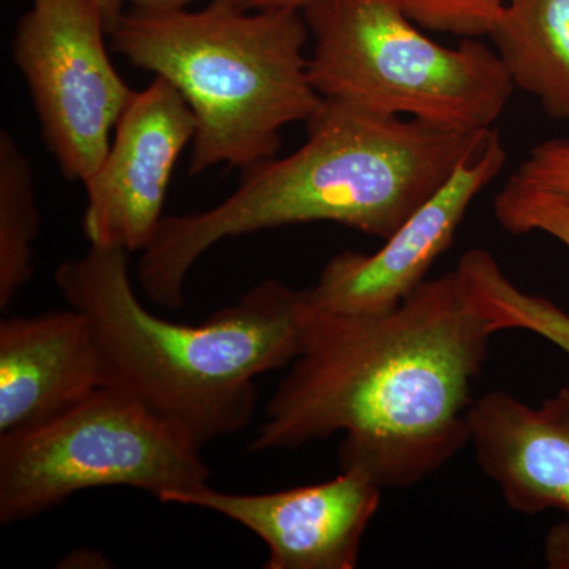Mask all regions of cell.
Here are the masks:
<instances>
[{
    "instance_id": "5bb4252c",
    "label": "cell",
    "mask_w": 569,
    "mask_h": 569,
    "mask_svg": "<svg viewBox=\"0 0 569 569\" xmlns=\"http://www.w3.org/2000/svg\"><path fill=\"white\" fill-rule=\"evenodd\" d=\"M456 271L468 298L496 332L522 329L569 355L567 310L545 296L519 288L488 250H467Z\"/></svg>"
},
{
    "instance_id": "7c38bea8",
    "label": "cell",
    "mask_w": 569,
    "mask_h": 569,
    "mask_svg": "<svg viewBox=\"0 0 569 569\" xmlns=\"http://www.w3.org/2000/svg\"><path fill=\"white\" fill-rule=\"evenodd\" d=\"M104 385L96 336L73 307L0 323V437L51 421Z\"/></svg>"
},
{
    "instance_id": "ffe728a7",
    "label": "cell",
    "mask_w": 569,
    "mask_h": 569,
    "mask_svg": "<svg viewBox=\"0 0 569 569\" xmlns=\"http://www.w3.org/2000/svg\"><path fill=\"white\" fill-rule=\"evenodd\" d=\"M93 6L102 13L104 22H107L108 31L112 28L118 18L123 13V6L129 3V0H92Z\"/></svg>"
},
{
    "instance_id": "6da1fadb",
    "label": "cell",
    "mask_w": 569,
    "mask_h": 569,
    "mask_svg": "<svg viewBox=\"0 0 569 569\" xmlns=\"http://www.w3.org/2000/svg\"><path fill=\"white\" fill-rule=\"evenodd\" d=\"M496 335L456 269L426 279L388 312L316 310L250 451L342 433L340 470L383 489L411 488L470 443L473 385Z\"/></svg>"
},
{
    "instance_id": "8992f818",
    "label": "cell",
    "mask_w": 569,
    "mask_h": 569,
    "mask_svg": "<svg viewBox=\"0 0 569 569\" xmlns=\"http://www.w3.org/2000/svg\"><path fill=\"white\" fill-rule=\"evenodd\" d=\"M201 445L126 389L104 385L51 421L0 437V523L81 490L130 488L160 500L208 485Z\"/></svg>"
},
{
    "instance_id": "30bf717a",
    "label": "cell",
    "mask_w": 569,
    "mask_h": 569,
    "mask_svg": "<svg viewBox=\"0 0 569 569\" xmlns=\"http://www.w3.org/2000/svg\"><path fill=\"white\" fill-rule=\"evenodd\" d=\"M381 492L361 471L340 470L320 485L271 493L220 492L203 485L159 501L217 512L252 531L268 548L266 569H353Z\"/></svg>"
},
{
    "instance_id": "9c48e42d",
    "label": "cell",
    "mask_w": 569,
    "mask_h": 569,
    "mask_svg": "<svg viewBox=\"0 0 569 569\" xmlns=\"http://www.w3.org/2000/svg\"><path fill=\"white\" fill-rule=\"evenodd\" d=\"M507 149L492 130L488 141L417 209L373 253H337L313 287L317 312L373 316L395 309L425 282L432 264L455 242L471 203L507 164Z\"/></svg>"
},
{
    "instance_id": "2e32d148",
    "label": "cell",
    "mask_w": 569,
    "mask_h": 569,
    "mask_svg": "<svg viewBox=\"0 0 569 569\" xmlns=\"http://www.w3.org/2000/svg\"><path fill=\"white\" fill-rule=\"evenodd\" d=\"M501 228L511 234L545 233L569 249V201L509 178L493 201Z\"/></svg>"
},
{
    "instance_id": "277c9868",
    "label": "cell",
    "mask_w": 569,
    "mask_h": 569,
    "mask_svg": "<svg viewBox=\"0 0 569 569\" xmlns=\"http://www.w3.org/2000/svg\"><path fill=\"white\" fill-rule=\"evenodd\" d=\"M112 50L181 92L193 112L190 174L272 159L283 127L307 122L323 97L309 78L302 11L132 9L110 31Z\"/></svg>"
},
{
    "instance_id": "e0dca14e",
    "label": "cell",
    "mask_w": 569,
    "mask_h": 569,
    "mask_svg": "<svg viewBox=\"0 0 569 569\" xmlns=\"http://www.w3.org/2000/svg\"><path fill=\"white\" fill-rule=\"evenodd\" d=\"M415 24L426 31L460 39L489 37L505 0H395Z\"/></svg>"
},
{
    "instance_id": "7a4b0ae2",
    "label": "cell",
    "mask_w": 569,
    "mask_h": 569,
    "mask_svg": "<svg viewBox=\"0 0 569 569\" xmlns=\"http://www.w3.org/2000/svg\"><path fill=\"white\" fill-rule=\"evenodd\" d=\"M306 127L298 151L244 168L222 203L163 217L138 261L149 301L181 309L190 269L224 239L331 222L387 241L493 130L456 132L329 99Z\"/></svg>"
},
{
    "instance_id": "5b68a950",
    "label": "cell",
    "mask_w": 569,
    "mask_h": 569,
    "mask_svg": "<svg viewBox=\"0 0 569 569\" xmlns=\"http://www.w3.org/2000/svg\"><path fill=\"white\" fill-rule=\"evenodd\" d=\"M301 11L313 39L310 82L323 99L482 132L515 92L493 48L479 39L443 47L395 0H310Z\"/></svg>"
},
{
    "instance_id": "ba28073f",
    "label": "cell",
    "mask_w": 569,
    "mask_h": 569,
    "mask_svg": "<svg viewBox=\"0 0 569 569\" xmlns=\"http://www.w3.org/2000/svg\"><path fill=\"white\" fill-rule=\"evenodd\" d=\"M193 112L162 77L134 92L99 170L84 182L82 233L91 247L142 252L160 222L171 174L193 141Z\"/></svg>"
},
{
    "instance_id": "9a60e30c",
    "label": "cell",
    "mask_w": 569,
    "mask_h": 569,
    "mask_svg": "<svg viewBox=\"0 0 569 569\" xmlns=\"http://www.w3.org/2000/svg\"><path fill=\"white\" fill-rule=\"evenodd\" d=\"M33 168L13 134L0 132V309H9L33 274L39 234Z\"/></svg>"
},
{
    "instance_id": "3957f363",
    "label": "cell",
    "mask_w": 569,
    "mask_h": 569,
    "mask_svg": "<svg viewBox=\"0 0 569 569\" xmlns=\"http://www.w3.org/2000/svg\"><path fill=\"white\" fill-rule=\"evenodd\" d=\"M54 282L88 318L108 385L137 396L201 447L249 426L254 380L301 355L316 313L307 290L269 279L203 323L164 320L134 293L122 249L91 247L63 261Z\"/></svg>"
},
{
    "instance_id": "d6986e66",
    "label": "cell",
    "mask_w": 569,
    "mask_h": 569,
    "mask_svg": "<svg viewBox=\"0 0 569 569\" xmlns=\"http://www.w3.org/2000/svg\"><path fill=\"white\" fill-rule=\"evenodd\" d=\"M244 10L305 9L310 0H234Z\"/></svg>"
},
{
    "instance_id": "4fadbf2b",
    "label": "cell",
    "mask_w": 569,
    "mask_h": 569,
    "mask_svg": "<svg viewBox=\"0 0 569 569\" xmlns=\"http://www.w3.org/2000/svg\"><path fill=\"white\" fill-rule=\"evenodd\" d=\"M489 37L515 89L569 122V0H505Z\"/></svg>"
},
{
    "instance_id": "ac0fdd59",
    "label": "cell",
    "mask_w": 569,
    "mask_h": 569,
    "mask_svg": "<svg viewBox=\"0 0 569 569\" xmlns=\"http://www.w3.org/2000/svg\"><path fill=\"white\" fill-rule=\"evenodd\" d=\"M516 181L569 201V140L539 142L511 176Z\"/></svg>"
},
{
    "instance_id": "8fae6325",
    "label": "cell",
    "mask_w": 569,
    "mask_h": 569,
    "mask_svg": "<svg viewBox=\"0 0 569 569\" xmlns=\"http://www.w3.org/2000/svg\"><path fill=\"white\" fill-rule=\"evenodd\" d=\"M468 445L512 511L567 516L546 535L545 560L550 569H569V387L538 407L505 391L479 397Z\"/></svg>"
},
{
    "instance_id": "44dd1931",
    "label": "cell",
    "mask_w": 569,
    "mask_h": 569,
    "mask_svg": "<svg viewBox=\"0 0 569 569\" xmlns=\"http://www.w3.org/2000/svg\"><path fill=\"white\" fill-rule=\"evenodd\" d=\"M192 0H129L130 6L140 9H186Z\"/></svg>"
},
{
    "instance_id": "52a82bcc",
    "label": "cell",
    "mask_w": 569,
    "mask_h": 569,
    "mask_svg": "<svg viewBox=\"0 0 569 569\" xmlns=\"http://www.w3.org/2000/svg\"><path fill=\"white\" fill-rule=\"evenodd\" d=\"M107 36L92 0H32L14 33L13 59L44 144L69 181L99 170L134 96L112 66Z\"/></svg>"
}]
</instances>
